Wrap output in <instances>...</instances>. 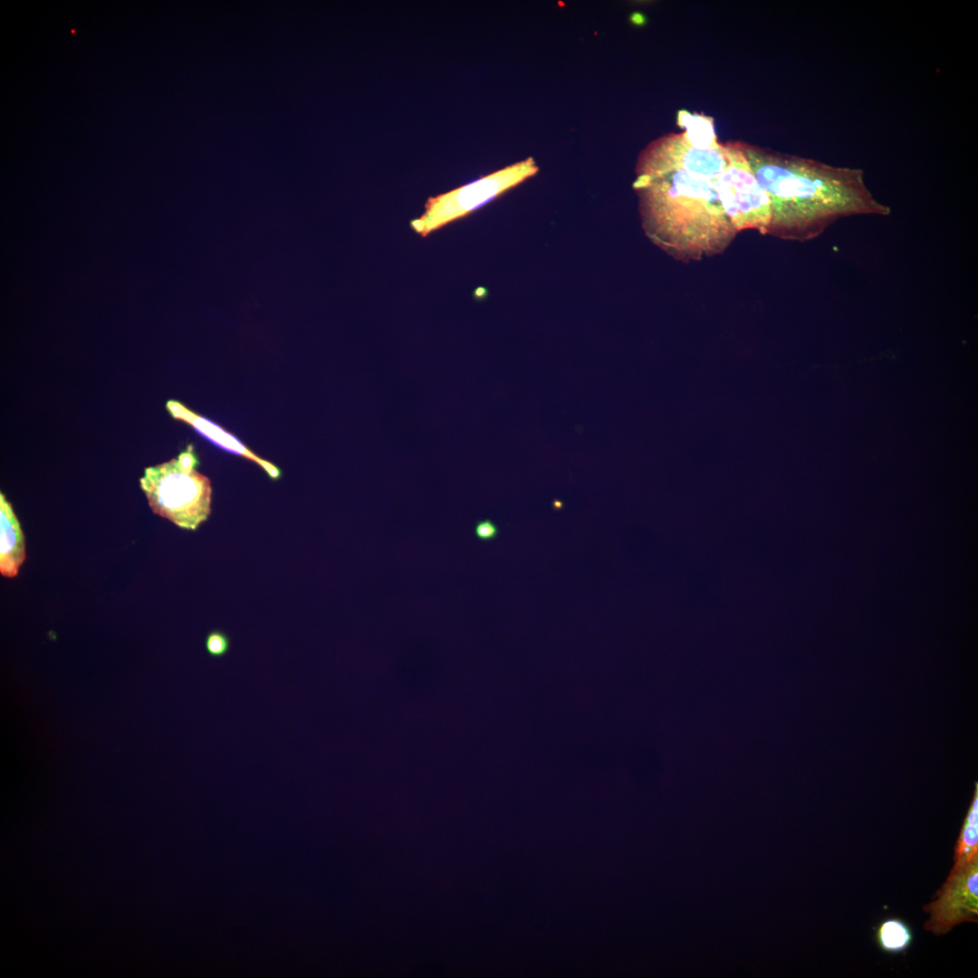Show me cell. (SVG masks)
<instances>
[{
    "label": "cell",
    "instance_id": "cell-1",
    "mask_svg": "<svg viewBox=\"0 0 978 978\" xmlns=\"http://www.w3.org/2000/svg\"><path fill=\"white\" fill-rule=\"evenodd\" d=\"M727 165L724 144L686 130L644 149L633 188L647 237L674 259L689 263L724 253L734 229L719 197Z\"/></svg>",
    "mask_w": 978,
    "mask_h": 978
},
{
    "label": "cell",
    "instance_id": "cell-2",
    "mask_svg": "<svg viewBox=\"0 0 978 978\" xmlns=\"http://www.w3.org/2000/svg\"><path fill=\"white\" fill-rule=\"evenodd\" d=\"M738 144L770 200L767 235L805 242L843 217L890 215L868 188L862 169Z\"/></svg>",
    "mask_w": 978,
    "mask_h": 978
},
{
    "label": "cell",
    "instance_id": "cell-3",
    "mask_svg": "<svg viewBox=\"0 0 978 978\" xmlns=\"http://www.w3.org/2000/svg\"><path fill=\"white\" fill-rule=\"evenodd\" d=\"M198 465L189 444L177 457L146 467L139 478L152 512L185 530L195 531L211 513V482Z\"/></svg>",
    "mask_w": 978,
    "mask_h": 978
},
{
    "label": "cell",
    "instance_id": "cell-4",
    "mask_svg": "<svg viewBox=\"0 0 978 978\" xmlns=\"http://www.w3.org/2000/svg\"><path fill=\"white\" fill-rule=\"evenodd\" d=\"M539 168L532 158L496 170L471 183L429 198L425 211L411 221L412 229L422 236L461 218L534 176Z\"/></svg>",
    "mask_w": 978,
    "mask_h": 978
},
{
    "label": "cell",
    "instance_id": "cell-5",
    "mask_svg": "<svg viewBox=\"0 0 978 978\" xmlns=\"http://www.w3.org/2000/svg\"><path fill=\"white\" fill-rule=\"evenodd\" d=\"M727 165L719 178L721 205L737 231L767 235L772 217L769 197L757 181L738 142L724 144Z\"/></svg>",
    "mask_w": 978,
    "mask_h": 978
},
{
    "label": "cell",
    "instance_id": "cell-6",
    "mask_svg": "<svg viewBox=\"0 0 978 978\" xmlns=\"http://www.w3.org/2000/svg\"><path fill=\"white\" fill-rule=\"evenodd\" d=\"M923 910L929 914L924 928L935 935H945L963 923L978 922V854L959 867H952Z\"/></svg>",
    "mask_w": 978,
    "mask_h": 978
},
{
    "label": "cell",
    "instance_id": "cell-7",
    "mask_svg": "<svg viewBox=\"0 0 978 978\" xmlns=\"http://www.w3.org/2000/svg\"><path fill=\"white\" fill-rule=\"evenodd\" d=\"M166 408L173 418L192 426L211 443L227 452L244 456L257 464L271 479L277 480L281 477L282 472L274 464L257 455L236 436L216 423L197 415L177 400H168Z\"/></svg>",
    "mask_w": 978,
    "mask_h": 978
},
{
    "label": "cell",
    "instance_id": "cell-8",
    "mask_svg": "<svg viewBox=\"0 0 978 978\" xmlns=\"http://www.w3.org/2000/svg\"><path fill=\"white\" fill-rule=\"evenodd\" d=\"M25 560L24 535L20 523L6 500L0 494V572L7 578L15 577Z\"/></svg>",
    "mask_w": 978,
    "mask_h": 978
},
{
    "label": "cell",
    "instance_id": "cell-9",
    "mask_svg": "<svg viewBox=\"0 0 978 978\" xmlns=\"http://www.w3.org/2000/svg\"><path fill=\"white\" fill-rule=\"evenodd\" d=\"M977 791L954 848V865L959 867L978 854Z\"/></svg>",
    "mask_w": 978,
    "mask_h": 978
},
{
    "label": "cell",
    "instance_id": "cell-10",
    "mask_svg": "<svg viewBox=\"0 0 978 978\" xmlns=\"http://www.w3.org/2000/svg\"><path fill=\"white\" fill-rule=\"evenodd\" d=\"M876 936L879 947L890 954L905 952L913 940L910 927L898 918H888L883 921L877 930Z\"/></svg>",
    "mask_w": 978,
    "mask_h": 978
},
{
    "label": "cell",
    "instance_id": "cell-11",
    "mask_svg": "<svg viewBox=\"0 0 978 978\" xmlns=\"http://www.w3.org/2000/svg\"><path fill=\"white\" fill-rule=\"evenodd\" d=\"M230 638L222 630L210 631L205 640L206 652L213 657H222L230 649Z\"/></svg>",
    "mask_w": 978,
    "mask_h": 978
},
{
    "label": "cell",
    "instance_id": "cell-12",
    "mask_svg": "<svg viewBox=\"0 0 978 978\" xmlns=\"http://www.w3.org/2000/svg\"><path fill=\"white\" fill-rule=\"evenodd\" d=\"M475 533L480 540L490 541L498 535L499 530L490 520H484L476 523Z\"/></svg>",
    "mask_w": 978,
    "mask_h": 978
}]
</instances>
